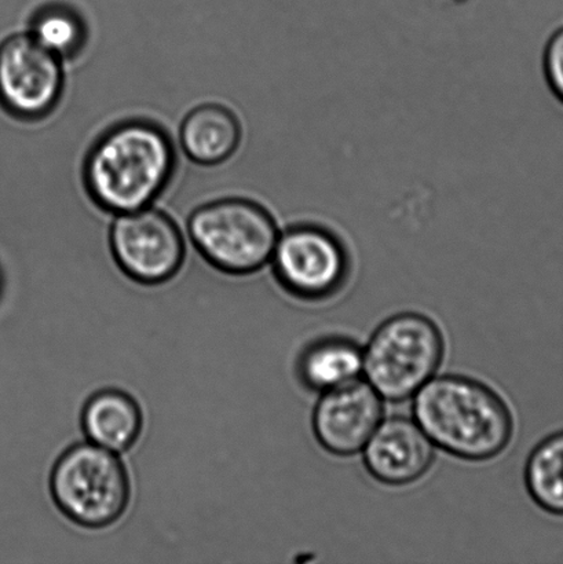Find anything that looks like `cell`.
<instances>
[{"mask_svg": "<svg viewBox=\"0 0 563 564\" xmlns=\"http://www.w3.org/2000/svg\"><path fill=\"white\" fill-rule=\"evenodd\" d=\"M362 348L342 336L323 337L297 358V378L307 390L327 392L361 378Z\"/></svg>", "mask_w": 563, "mask_h": 564, "instance_id": "13", "label": "cell"}, {"mask_svg": "<svg viewBox=\"0 0 563 564\" xmlns=\"http://www.w3.org/2000/svg\"><path fill=\"white\" fill-rule=\"evenodd\" d=\"M242 129L234 110L208 102L187 112L180 126V145L192 163L202 167L228 162L240 148Z\"/></svg>", "mask_w": 563, "mask_h": 564, "instance_id": "11", "label": "cell"}, {"mask_svg": "<svg viewBox=\"0 0 563 564\" xmlns=\"http://www.w3.org/2000/svg\"><path fill=\"white\" fill-rule=\"evenodd\" d=\"M82 429L88 442L105 449L123 453L140 438L143 414L127 392L105 389L88 398L82 411Z\"/></svg>", "mask_w": 563, "mask_h": 564, "instance_id": "12", "label": "cell"}, {"mask_svg": "<svg viewBox=\"0 0 563 564\" xmlns=\"http://www.w3.org/2000/svg\"><path fill=\"white\" fill-rule=\"evenodd\" d=\"M444 336L433 319L401 313L385 321L364 348L362 375L383 401L411 400L444 359Z\"/></svg>", "mask_w": 563, "mask_h": 564, "instance_id": "4", "label": "cell"}, {"mask_svg": "<svg viewBox=\"0 0 563 564\" xmlns=\"http://www.w3.org/2000/svg\"><path fill=\"white\" fill-rule=\"evenodd\" d=\"M186 229L204 261L229 275H250L267 267L280 236L269 209L242 197L202 204L191 213Z\"/></svg>", "mask_w": 563, "mask_h": 564, "instance_id": "3", "label": "cell"}, {"mask_svg": "<svg viewBox=\"0 0 563 564\" xmlns=\"http://www.w3.org/2000/svg\"><path fill=\"white\" fill-rule=\"evenodd\" d=\"M272 267L275 280L302 301H323L345 285L350 257L338 236L322 225L296 224L280 234Z\"/></svg>", "mask_w": 563, "mask_h": 564, "instance_id": "6", "label": "cell"}, {"mask_svg": "<svg viewBox=\"0 0 563 564\" xmlns=\"http://www.w3.org/2000/svg\"><path fill=\"white\" fill-rule=\"evenodd\" d=\"M50 491L58 510L86 529H104L124 516L131 484L118 453L83 442L58 457L50 475Z\"/></svg>", "mask_w": 563, "mask_h": 564, "instance_id": "5", "label": "cell"}, {"mask_svg": "<svg viewBox=\"0 0 563 564\" xmlns=\"http://www.w3.org/2000/svg\"><path fill=\"white\" fill-rule=\"evenodd\" d=\"M543 70L550 90L563 104V26L545 44Z\"/></svg>", "mask_w": 563, "mask_h": 564, "instance_id": "16", "label": "cell"}, {"mask_svg": "<svg viewBox=\"0 0 563 564\" xmlns=\"http://www.w3.org/2000/svg\"><path fill=\"white\" fill-rule=\"evenodd\" d=\"M28 32L63 61L79 57L90 37L85 15L64 2H50L33 11Z\"/></svg>", "mask_w": 563, "mask_h": 564, "instance_id": "14", "label": "cell"}, {"mask_svg": "<svg viewBox=\"0 0 563 564\" xmlns=\"http://www.w3.org/2000/svg\"><path fill=\"white\" fill-rule=\"evenodd\" d=\"M178 158L173 137L158 121H118L93 142L83 162L87 196L113 215L152 207L173 181Z\"/></svg>", "mask_w": 563, "mask_h": 564, "instance_id": "1", "label": "cell"}, {"mask_svg": "<svg viewBox=\"0 0 563 564\" xmlns=\"http://www.w3.org/2000/svg\"><path fill=\"white\" fill-rule=\"evenodd\" d=\"M362 453L373 479L388 486H407L432 468L435 446L415 419L390 416L380 422Z\"/></svg>", "mask_w": 563, "mask_h": 564, "instance_id": "10", "label": "cell"}, {"mask_svg": "<svg viewBox=\"0 0 563 564\" xmlns=\"http://www.w3.org/2000/svg\"><path fill=\"white\" fill-rule=\"evenodd\" d=\"M64 63L28 31L6 37L0 43V107L26 123L47 119L64 97Z\"/></svg>", "mask_w": 563, "mask_h": 564, "instance_id": "7", "label": "cell"}, {"mask_svg": "<svg viewBox=\"0 0 563 564\" xmlns=\"http://www.w3.org/2000/svg\"><path fill=\"white\" fill-rule=\"evenodd\" d=\"M383 412V398L367 380L357 379L323 392L314 406V435L331 455H357L382 422Z\"/></svg>", "mask_w": 563, "mask_h": 564, "instance_id": "9", "label": "cell"}, {"mask_svg": "<svg viewBox=\"0 0 563 564\" xmlns=\"http://www.w3.org/2000/svg\"><path fill=\"white\" fill-rule=\"evenodd\" d=\"M113 261L141 285H162L184 267L185 236L167 213L152 207L116 215L109 229Z\"/></svg>", "mask_w": 563, "mask_h": 564, "instance_id": "8", "label": "cell"}, {"mask_svg": "<svg viewBox=\"0 0 563 564\" xmlns=\"http://www.w3.org/2000/svg\"><path fill=\"white\" fill-rule=\"evenodd\" d=\"M412 413L435 447L462 460H490L515 434L504 398L467 376H434L413 395Z\"/></svg>", "mask_w": 563, "mask_h": 564, "instance_id": "2", "label": "cell"}, {"mask_svg": "<svg viewBox=\"0 0 563 564\" xmlns=\"http://www.w3.org/2000/svg\"><path fill=\"white\" fill-rule=\"evenodd\" d=\"M526 485L539 508L563 518V430L549 435L529 455Z\"/></svg>", "mask_w": 563, "mask_h": 564, "instance_id": "15", "label": "cell"}]
</instances>
